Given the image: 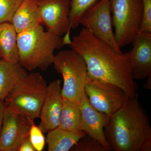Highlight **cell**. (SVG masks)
Segmentation results:
<instances>
[{
  "instance_id": "obj_1",
  "label": "cell",
  "mask_w": 151,
  "mask_h": 151,
  "mask_svg": "<svg viewBox=\"0 0 151 151\" xmlns=\"http://www.w3.org/2000/svg\"><path fill=\"white\" fill-rule=\"evenodd\" d=\"M68 45L85 60L89 77L121 87L129 97L138 94L125 52H117L84 27Z\"/></svg>"
},
{
  "instance_id": "obj_2",
  "label": "cell",
  "mask_w": 151,
  "mask_h": 151,
  "mask_svg": "<svg viewBox=\"0 0 151 151\" xmlns=\"http://www.w3.org/2000/svg\"><path fill=\"white\" fill-rule=\"evenodd\" d=\"M138 97H128L110 116L104 129L110 150L151 151L150 124Z\"/></svg>"
},
{
  "instance_id": "obj_3",
  "label": "cell",
  "mask_w": 151,
  "mask_h": 151,
  "mask_svg": "<svg viewBox=\"0 0 151 151\" xmlns=\"http://www.w3.org/2000/svg\"><path fill=\"white\" fill-rule=\"evenodd\" d=\"M19 63L26 70H46L53 64L55 50L64 45L63 38L40 24L17 34Z\"/></svg>"
},
{
  "instance_id": "obj_4",
  "label": "cell",
  "mask_w": 151,
  "mask_h": 151,
  "mask_svg": "<svg viewBox=\"0 0 151 151\" xmlns=\"http://www.w3.org/2000/svg\"><path fill=\"white\" fill-rule=\"evenodd\" d=\"M47 84L37 72L27 74L8 94L6 106L31 120L40 118Z\"/></svg>"
},
{
  "instance_id": "obj_5",
  "label": "cell",
  "mask_w": 151,
  "mask_h": 151,
  "mask_svg": "<svg viewBox=\"0 0 151 151\" xmlns=\"http://www.w3.org/2000/svg\"><path fill=\"white\" fill-rule=\"evenodd\" d=\"M55 69L62 75V97L78 104L85 91L88 77L86 62L74 50H63L55 55L53 64Z\"/></svg>"
},
{
  "instance_id": "obj_6",
  "label": "cell",
  "mask_w": 151,
  "mask_h": 151,
  "mask_svg": "<svg viewBox=\"0 0 151 151\" xmlns=\"http://www.w3.org/2000/svg\"><path fill=\"white\" fill-rule=\"evenodd\" d=\"M114 36L120 49L132 43L143 17L142 0H110Z\"/></svg>"
},
{
  "instance_id": "obj_7",
  "label": "cell",
  "mask_w": 151,
  "mask_h": 151,
  "mask_svg": "<svg viewBox=\"0 0 151 151\" xmlns=\"http://www.w3.org/2000/svg\"><path fill=\"white\" fill-rule=\"evenodd\" d=\"M84 91L92 106L109 117L123 106L129 97L121 87L89 76Z\"/></svg>"
},
{
  "instance_id": "obj_8",
  "label": "cell",
  "mask_w": 151,
  "mask_h": 151,
  "mask_svg": "<svg viewBox=\"0 0 151 151\" xmlns=\"http://www.w3.org/2000/svg\"><path fill=\"white\" fill-rule=\"evenodd\" d=\"M80 24L116 52H122L117 45L113 31L110 0H100L91 6L83 14Z\"/></svg>"
},
{
  "instance_id": "obj_9",
  "label": "cell",
  "mask_w": 151,
  "mask_h": 151,
  "mask_svg": "<svg viewBox=\"0 0 151 151\" xmlns=\"http://www.w3.org/2000/svg\"><path fill=\"white\" fill-rule=\"evenodd\" d=\"M38 7L42 25L59 36L65 34L63 42L68 45L71 42L70 0H38Z\"/></svg>"
},
{
  "instance_id": "obj_10",
  "label": "cell",
  "mask_w": 151,
  "mask_h": 151,
  "mask_svg": "<svg viewBox=\"0 0 151 151\" xmlns=\"http://www.w3.org/2000/svg\"><path fill=\"white\" fill-rule=\"evenodd\" d=\"M33 121L6 106L0 132V151H18L22 142L29 136Z\"/></svg>"
},
{
  "instance_id": "obj_11",
  "label": "cell",
  "mask_w": 151,
  "mask_h": 151,
  "mask_svg": "<svg viewBox=\"0 0 151 151\" xmlns=\"http://www.w3.org/2000/svg\"><path fill=\"white\" fill-rule=\"evenodd\" d=\"M130 51L125 52L131 66L132 78L141 80L151 76V32L138 33Z\"/></svg>"
},
{
  "instance_id": "obj_12",
  "label": "cell",
  "mask_w": 151,
  "mask_h": 151,
  "mask_svg": "<svg viewBox=\"0 0 151 151\" xmlns=\"http://www.w3.org/2000/svg\"><path fill=\"white\" fill-rule=\"evenodd\" d=\"M78 105L81 113L82 131L110 151V146L104 132V129L109 122L110 117L92 106L85 93Z\"/></svg>"
},
{
  "instance_id": "obj_13",
  "label": "cell",
  "mask_w": 151,
  "mask_h": 151,
  "mask_svg": "<svg viewBox=\"0 0 151 151\" xmlns=\"http://www.w3.org/2000/svg\"><path fill=\"white\" fill-rule=\"evenodd\" d=\"M61 80L56 79L47 86L41 110V129L48 132L58 127L62 108Z\"/></svg>"
},
{
  "instance_id": "obj_14",
  "label": "cell",
  "mask_w": 151,
  "mask_h": 151,
  "mask_svg": "<svg viewBox=\"0 0 151 151\" xmlns=\"http://www.w3.org/2000/svg\"><path fill=\"white\" fill-rule=\"evenodd\" d=\"M17 33L42 24L38 0H23L11 21Z\"/></svg>"
},
{
  "instance_id": "obj_15",
  "label": "cell",
  "mask_w": 151,
  "mask_h": 151,
  "mask_svg": "<svg viewBox=\"0 0 151 151\" xmlns=\"http://www.w3.org/2000/svg\"><path fill=\"white\" fill-rule=\"evenodd\" d=\"M28 74L19 63L0 59V100L4 101L8 94Z\"/></svg>"
},
{
  "instance_id": "obj_16",
  "label": "cell",
  "mask_w": 151,
  "mask_h": 151,
  "mask_svg": "<svg viewBox=\"0 0 151 151\" xmlns=\"http://www.w3.org/2000/svg\"><path fill=\"white\" fill-rule=\"evenodd\" d=\"M86 135L83 131H69L57 127L47 132L46 142L48 151H70Z\"/></svg>"
},
{
  "instance_id": "obj_17",
  "label": "cell",
  "mask_w": 151,
  "mask_h": 151,
  "mask_svg": "<svg viewBox=\"0 0 151 151\" xmlns=\"http://www.w3.org/2000/svg\"><path fill=\"white\" fill-rule=\"evenodd\" d=\"M17 33L11 22L0 24V58L19 63Z\"/></svg>"
},
{
  "instance_id": "obj_18",
  "label": "cell",
  "mask_w": 151,
  "mask_h": 151,
  "mask_svg": "<svg viewBox=\"0 0 151 151\" xmlns=\"http://www.w3.org/2000/svg\"><path fill=\"white\" fill-rule=\"evenodd\" d=\"M58 128L72 131H82L78 105L62 97V108Z\"/></svg>"
},
{
  "instance_id": "obj_19",
  "label": "cell",
  "mask_w": 151,
  "mask_h": 151,
  "mask_svg": "<svg viewBox=\"0 0 151 151\" xmlns=\"http://www.w3.org/2000/svg\"><path fill=\"white\" fill-rule=\"evenodd\" d=\"M70 29H75L80 24V19L83 14L98 0H70Z\"/></svg>"
},
{
  "instance_id": "obj_20",
  "label": "cell",
  "mask_w": 151,
  "mask_h": 151,
  "mask_svg": "<svg viewBox=\"0 0 151 151\" xmlns=\"http://www.w3.org/2000/svg\"><path fill=\"white\" fill-rule=\"evenodd\" d=\"M23 0H0V24L9 22Z\"/></svg>"
},
{
  "instance_id": "obj_21",
  "label": "cell",
  "mask_w": 151,
  "mask_h": 151,
  "mask_svg": "<svg viewBox=\"0 0 151 151\" xmlns=\"http://www.w3.org/2000/svg\"><path fill=\"white\" fill-rule=\"evenodd\" d=\"M72 149L77 151H108L99 142L87 135L80 139Z\"/></svg>"
},
{
  "instance_id": "obj_22",
  "label": "cell",
  "mask_w": 151,
  "mask_h": 151,
  "mask_svg": "<svg viewBox=\"0 0 151 151\" xmlns=\"http://www.w3.org/2000/svg\"><path fill=\"white\" fill-rule=\"evenodd\" d=\"M30 140L35 151H42L46 143L43 132L40 126H36L33 121L29 133Z\"/></svg>"
},
{
  "instance_id": "obj_23",
  "label": "cell",
  "mask_w": 151,
  "mask_h": 151,
  "mask_svg": "<svg viewBox=\"0 0 151 151\" xmlns=\"http://www.w3.org/2000/svg\"><path fill=\"white\" fill-rule=\"evenodd\" d=\"M143 17L139 33L151 32V0H142Z\"/></svg>"
},
{
  "instance_id": "obj_24",
  "label": "cell",
  "mask_w": 151,
  "mask_h": 151,
  "mask_svg": "<svg viewBox=\"0 0 151 151\" xmlns=\"http://www.w3.org/2000/svg\"><path fill=\"white\" fill-rule=\"evenodd\" d=\"M18 151H35L30 140L29 136L25 139L19 147Z\"/></svg>"
},
{
  "instance_id": "obj_25",
  "label": "cell",
  "mask_w": 151,
  "mask_h": 151,
  "mask_svg": "<svg viewBox=\"0 0 151 151\" xmlns=\"http://www.w3.org/2000/svg\"><path fill=\"white\" fill-rule=\"evenodd\" d=\"M6 107V105L4 101L0 100V132H1L2 125Z\"/></svg>"
},
{
  "instance_id": "obj_26",
  "label": "cell",
  "mask_w": 151,
  "mask_h": 151,
  "mask_svg": "<svg viewBox=\"0 0 151 151\" xmlns=\"http://www.w3.org/2000/svg\"><path fill=\"white\" fill-rule=\"evenodd\" d=\"M147 82L145 84V88L146 89H151V76H149L147 77Z\"/></svg>"
},
{
  "instance_id": "obj_27",
  "label": "cell",
  "mask_w": 151,
  "mask_h": 151,
  "mask_svg": "<svg viewBox=\"0 0 151 151\" xmlns=\"http://www.w3.org/2000/svg\"><path fill=\"white\" fill-rule=\"evenodd\" d=\"M0 59H1V58H0Z\"/></svg>"
}]
</instances>
